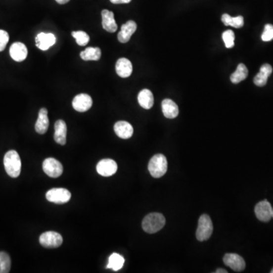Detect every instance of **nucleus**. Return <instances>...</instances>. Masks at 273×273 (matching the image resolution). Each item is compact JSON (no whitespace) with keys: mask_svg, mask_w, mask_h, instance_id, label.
Returning a JSON list of instances; mask_svg holds the SVG:
<instances>
[{"mask_svg":"<svg viewBox=\"0 0 273 273\" xmlns=\"http://www.w3.org/2000/svg\"><path fill=\"white\" fill-rule=\"evenodd\" d=\"M213 231V222L210 216L203 214L200 216L198 221L196 237L199 241H207L211 237Z\"/></svg>","mask_w":273,"mask_h":273,"instance_id":"4","label":"nucleus"},{"mask_svg":"<svg viewBox=\"0 0 273 273\" xmlns=\"http://www.w3.org/2000/svg\"><path fill=\"white\" fill-rule=\"evenodd\" d=\"M56 42V38L52 33L41 32L37 35L35 38L37 47L41 50L46 51L49 49L51 46Z\"/></svg>","mask_w":273,"mask_h":273,"instance_id":"12","label":"nucleus"},{"mask_svg":"<svg viewBox=\"0 0 273 273\" xmlns=\"http://www.w3.org/2000/svg\"><path fill=\"white\" fill-rule=\"evenodd\" d=\"M4 166L7 174L11 178H18L21 174V161L15 150H9L4 156Z\"/></svg>","mask_w":273,"mask_h":273,"instance_id":"2","label":"nucleus"},{"mask_svg":"<svg viewBox=\"0 0 273 273\" xmlns=\"http://www.w3.org/2000/svg\"><path fill=\"white\" fill-rule=\"evenodd\" d=\"M166 224V219L161 213H153L145 216L142 222L143 231L154 234L161 230Z\"/></svg>","mask_w":273,"mask_h":273,"instance_id":"1","label":"nucleus"},{"mask_svg":"<svg viewBox=\"0 0 273 273\" xmlns=\"http://www.w3.org/2000/svg\"><path fill=\"white\" fill-rule=\"evenodd\" d=\"M43 169L46 174L53 179L59 178L63 173V166L62 163L54 158L46 159L43 163Z\"/></svg>","mask_w":273,"mask_h":273,"instance_id":"6","label":"nucleus"},{"mask_svg":"<svg viewBox=\"0 0 273 273\" xmlns=\"http://www.w3.org/2000/svg\"><path fill=\"white\" fill-rule=\"evenodd\" d=\"M223 262L227 267L235 272H242L245 269V261L237 254H226L223 258Z\"/></svg>","mask_w":273,"mask_h":273,"instance_id":"11","label":"nucleus"},{"mask_svg":"<svg viewBox=\"0 0 273 273\" xmlns=\"http://www.w3.org/2000/svg\"><path fill=\"white\" fill-rule=\"evenodd\" d=\"M223 39L225 45L228 49L234 47V34L231 30H228L223 34Z\"/></svg>","mask_w":273,"mask_h":273,"instance_id":"29","label":"nucleus"},{"mask_svg":"<svg viewBox=\"0 0 273 273\" xmlns=\"http://www.w3.org/2000/svg\"><path fill=\"white\" fill-rule=\"evenodd\" d=\"M139 104L145 109H150L153 107L154 99L151 91L148 89H143L139 93L137 96Z\"/></svg>","mask_w":273,"mask_h":273,"instance_id":"22","label":"nucleus"},{"mask_svg":"<svg viewBox=\"0 0 273 273\" xmlns=\"http://www.w3.org/2000/svg\"><path fill=\"white\" fill-rule=\"evenodd\" d=\"M114 131L119 137L122 139H129L134 134L132 125L128 122L119 121L114 125Z\"/></svg>","mask_w":273,"mask_h":273,"instance_id":"16","label":"nucleus"},{"mask_svg":"<svg viewBox=\"0 0 273 273\" xmlns=\"http://www.w3.org/2000/svg\"><path fill=\"white\" fill-rule=\"evenodd\" d=\"M11 270V259L5 252H0V273H8Z\"/></svg>","mask_w":273,"mask_h":273,"instance_id":"27","label":"nucleus"},{"mask_svg":"<svg viewBox=\"0 0 273 273\" xmlns=\"http://www.w3.org/2000/svg\"><path fill=\"white\" fill-rule=\"evenodd\" d=\"M72 194L65 188H52L46 193V198L51 203L64 204L71 200Z\"/></svg>","mask_w":273,"mask_h":273,"instance_id":"5","label":"nucleus"},{"mask_svg":"<svg viewBox=\"0 0 273 273\" xmlns=\"http://www.w3.org/2000/svg\"><path fill=\"white\" fill-rule=\"evenodd\" d=\"M125 264V259L120 254L113 253L109 257V263L106 266V269H112L114 271H119L123 267Z\"/></svg>","mask_w":273,"mask_h":273,"instance_id":"26","label":"nucleus"},{"mask_svg":"<svg viewBox=\"0 0 273 273\" xmlns=\"http://www.w3.org/2000/svg\"><path fill=\"white\" fill-rule=\"evenodd\" d=\"M136 30V24L135 21H129L122 25L120 32L118 34V40L122 44H126L130 41L132 35Z\"/></svg>","mask_w":273,"mask_h":273,"instance_id":"13","label":"nucleus"},{"mask_svg":"<svg viewBox=\"0 0 273 273\" xmlns=\"http://www.w3.org/2000/svg\"><path fill=\"white\" fill-rule=\"evenodd\" d=\"M248 76V70L244 64H239L235 72L231 74L230 80L233 84H238L242 82Z\"/></svg>","mask_w":273,"mask_h":273,"instance_id":"23","label":"nucleus"},{"mask_svg":"<svg viewBox=\"0 0 273 273\" xmlns=\"http://www.w3.org/2000/svg\"><path fill=\"white\" fill-rule=\"evenodd\" d=\"M168 163L166 156L163 154L153 156L149 162L148 170L153 178L159 179L164 176L167 172Z\"/></svg>","mask_w":273,"mask_h":273,"instance_id":"3","label":"nucleus"},{"mask_svg":"<svg viewBox=\"0 0 273 273\" xmlns=\"http://www.w3.org/2000/svg\"><path fill=\"white\" fill-rule=\"evenodd\" d=\"M254 211L257 219L260 221L269 222L273 218V207L267 200L259 202L256 205Z\"/></svg>","mask_w":273,"mask_h":273,"instance_id":"10","label":"nucleus"},{"mask_svg":"<svg viewBox=\"0 0 273 273\" xmlns=\"http://www.w3.org/2000/svg\"><path fill=\"white\" fill-rule=\"evenodd\" d=\"M117 163L110 159H102L96 165L98 174L103 177L113 176L117 172Z\"/></svg>","mask_w":273,"mask_h":273,"instance_id":"8","label":"nucleus"},{"mask_svg":"<svg viewBox=\"0 0 273 273\" xmlns=\"http://www.w3.org/2000/svg\"><path fill=\"white\" fill-rule=\"evenodd\" d=\"M57 3L60 4V5H64V4L68 3L70 0H55Z\"/></svg>","mask_w":273,"mask_h":273,"instance_id":"33","label":"nucleus"},{"mask_svg":"<svg viewBox=\"0 0 273 273\" xmlns=\"http://www.w3.org/2000/svg\"><path fill=\"white\" fill-rule=\"evenodd\" d=\"M72 36L75 38L77 44L82 46H85L89 43L90 37L85 31H73L72 32Z\"/></svg>","mask_w":273,"mask_h":273,"instance_id":"28","label":"nucleus"},{"mask_svg":"<svg viewBox=\"0 0 273 273\" xmlns=\"http://www.w3.org/2000/svg\"><path fill=\"white\" fill-rule=\"evenodd\" d=\"M93 105V100L90 95L87 93H80L74 98L72 106L79 112H85L89 110Z\"/></svg>","mask_w":273,"mask_h":273,"instance_id":"9","label":"nucleus"},{"mask_svg":"<svg viewBox=\"0 0 273 273\" xmlns=\"http://www.w3.org/2000/svg\"><path fill=\"white\" fill-rule=\"evenodd\" d=\"M67 125L62 119L56 121L55 123L54 140L57 143L65 145L66 143Z\"/></svg>","mask_w":273,"mask_h":273,"instance_id":"19","label":"nucleus"},{"mask_svg":"<svg viewBox=\"0 0 273 273\" xmlns=\"http://www.w3.org/2000/svg\"></svg>","mask_w":273,"mask_h":273,"instance_id":"36","label":"nucleus"},{"mask_svg":"<svg viewBox=\"0 0 273 273\" xmlns=\"http://www.w3.org/2000/svg\"><path fill=\"white\" fill-rule=\"evenodd\" d=\"M261 38L264 42H268V41H271L272 40H273V25H266L264 33L262 34Z\"/></svg>","mask_w":273,"mask_h":273,"instance_id":"30","label":"nucleus"},{"mask_svg":"<svg viewBox=\"0 0 273 273\" xmlns=\"http://www.w3.org/2000/svg\"><path fill=\"white\" fill-rule=\"evenodd\" d=\"M102 15V25L105 31L109 33H115L118 29L117 24L114 18L112 11L107 9L102 10L101 12Z\"/></svg>","mask_w":273,"mask_h":273,"instance_id":"15","label":"nucleus"},{"mask_svg":"<svg viewBox=\"0 0 273 273\" xmlns=\"http://www.w3.org/2000/svg\"><path fill=\"white\" fill-rule=\"evenodd\" d=\"M132 0H110V2L113 4H126L131 2Z\"/></svg>","mask_w":273,"mask_h":273,"instance_id":"32","label":"nucleus"},{"mask_svg":"<svg viewBox=\"0 0 273 273\" xmlns=\"http://www.w3.org/2000/svg\"><path fill=\"white\" fill-rule=\"evenodd\" d=\"M162 110L167 119H175L179 115V107L174 101L166 99L162 102Z\"/></svg>","mask_w":273,"mask_h":273,"instance_id":"21","label":"nucleus"},{"mask_svg":"<svg viewBox=\"0 0 273 273\" xmlns=\"http://www.w3.org/2000/svg\"><path fill=\"white\" fill-rule=\"evenodd\" d=\"M272 73H273V67L269 64H264L260 68V72L254 78V84L258 87L265 86L268 81V78Z\"/></svg>","mask_w":273,"mask_h":273,"instance_id":"20","label":"nucleus"},{"mask_svg":"<svg viewBox=\"0 0 273 273\" xmlns=\"http://www.w3.org/2000/svg\"><path fill=\"white\" fill-rule=\"evenodd\" d=\"M116 71L117 75L121 78H129L133 72L132 62L126 58H121L116 62Z\"/></svg>","mask_w":273,"mask_h":273,"instance_id":"18","label":"nucleus"},{"mask_svg":"<svg viewBox=\"0 0 273 273\" xmlns=\"http://www.w3.org/2000/svg\"><path fill=\"white\" fill-rule=\"evenodd\" d=\"M8 41H9V36L8 33L3 30H0V52H2L5 49Z\"/></svg>","mask_w":273,"mask_h":273,"instance_id":"31","label":"nucleus"},{"mask_svg":"<svg viewBox=\"0 0 273 273\" xmlns=\"http://www.w3.org/2000/svg\"><path fill=\"white\" fill-rule=\"evenodd\" d=\"M9 53L11 59L15 62H22L28 56V49L26 46L22 43H14L10 47Z\"/></svg>","mask_w":273,"mask_h":273,"instance_id":"14","label":"nucleus"},{"mask_svg":"<svg viewBox=\"0 0 273 273\" xmlns=\"http://www.w3.org/2000/svg\"><path fill=\"white\" fill-rule=\"evenodd\" d=\"M271 273H273V269L271 270Z\"/></svg>","mask_w":273,"mask_h":273,"instance_id":"35","label":"nucleus"},{"mask_svg":"<svg viewBox=\"0 0 273 273\" xmlns=\"http://www.w3.org/2000/svg\"><path fill=\"white\" fill-rule=\"evenodd\" d=\"M216 273H227L228 272L226 271V270H223V269H218V270H216Z\"/></svg>","mask_w":273,"mask_h":273,"instance_id":"34","label":"nucleus"},{"mask_svg":"<svg viewBox=\"0 0 273 273\" xmlns=\"http://www.w3.org/2000/svg\"><path fill=\"white\" fill-rule=\"evenodd\" d=\"M222 21L226 26H231L233 28H241L244 25V18L241 15L237 17H231L228 14H223Z\"/></svg>","mask_w":273,"mask_h":273,"instance_id":"25","label":"nucleus"},{"mask_svg":"<svg viewBox=\"0 0 273 273\" xmlns=\"http://www.w3.org/2000/svg\"><path fill=\"white\" fill-rule=\"evenodd\" d=\"M80 56L85 61H98L101 58V50L99 47H88L80 53Z\"/></svg>","mask_w":273,"mask_h":273,"instance_id":"24","label":"nucleus"},{"mask_svg":"<svg viewBox=\"0 0 273 273\" xmlns=\"http://www.w3.org/2000/svg\"><path fill=\"white\" fill-rule=\"evenodd\" d=\"M49 121L48 118V111L46 108L40 109L38 119L35 124V130L40 135H44L47 132Z\"/></svg>","mask_w":273,"mask_h":273,"instance_id":"17","label":"nucleus"},{"mask_svg":"<svg viewBox=\"0 0 273 273\" xmlns=\"http://www.w3.org/2000/svg\"><path fill=\"white\" fill-rule=\"evenodd\" d=\"M62 235L55 231H46L40 236V243L43 247L46 248H56L62 245Z\"/></svg>","mask_w":273,"mask_h":273,"instance_id":"7","label":"nucleus"}]
</instances>
